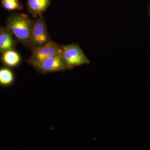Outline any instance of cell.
<instances>
[{
    "mask_svg": "<svg viewBox=\"0 0 150 150\" xmlns=\"http://www.w3.org/2000/svg\"><path fill=\"white\" fill-rule=\"evenodd\" d=\"M34 22L25 14L13 13L7 19V28L21 43L31 46L30 35Z\"/></svg>",
    "mask_w": 150,
    "mask_h": 150,
    "instance_id": "1",
    "label": "cell"
},
{
    "mask_svg": "<svg viewBox=\"0 0 150 150\" xmlns=\"http://www.w3.org/2000/svg\"><path fill=\"white\" fill-rule=\"evenodd\" d=\"M62 46V56L68 69L90 64L89 60L77 44L73 43Z\"/></svg>",
    "mask_w": 150,
    "mask_h": 150,
    "instance_id": "2",
    "label": "cell"
},
{
    "mask_svg": "<svg viewBox=\"0 0 150 150\" xmlns=\"http://www.w3.org/2000/svg\"><path fill=\"white\" fill-rule=\"evenodd\" d=\"M62 45L50 40L43 46L33 47L31 56L28 60L33 67L49 57L62 54Z\"/></svg>",
    "mask_w": 150,
    "mask_h": 150,
    "instance_id": "3",
    "label": "cell"
},
{
    "mask_svg": "<svg viewBox=\"0 0 150 150\" xmlns=\"http://www.w3.org/2000/svg\"><path fill=\"white\" fill-rule=\"evenodd\" d=\"M50 40L45 19L40 16L37 20L35 21L33 26L30 40L31 47L43 46Z\"/></svg>",
    "mask_w": 150,
    "mask_h": 150,
    "instance_id": "4",
    "label": "cell"
},
{
    "mask_svg": "<svg viewBox=\"0 0 150 150\" xmlns=\"http://www.w3.org/2000/svg\"><path fill=\"white\" fill-rule=\"evenodd\" d=\"M33 67L42 74L61 71L68 69L62 54L47 58Z\"/></svg>",
    "mask_w": 150,
    "mask_h": 150,
    "instance_id": "5",
    "label": "cell"
},
{
    "mask_svg": "<svg viewBox=\"0 0 150 150\" xmlns=\"http://www.w3.org/2000/svg\"><path fill=\"white\" fill-rule=\"evenodd\" d=\"M12 33L7 28L0 27V52L3 53L8 50L13 49L15 41Z\"/></svg>",
    "mask_w": 150,
    "mask_h": 150,
    "instance_id": "6",
    "label": "cell"
},
{
    "mask_svg": "<svg viewBox=\"0 0 150 150\" xmlns=\"http://www.w3.org/2000/svg\"><path fill=\"white\" fill-rule=\"evenodd\" d=\"M50 0H28V11L33 16H40L50 5Z\"/></svg>",
    "mask_w": 150,
    "mask_h": 150,
    "instance_id": "7",
    "label": "cell"
},
{
    "mask_svg": "<svg viewBox=\"0 0 150 150\" xmlns=\"http://www.w3.org/2000/svg\"><path fill=\"white\" fill-rule=\"evenodd\" d=\"M3 62L10 67H14L19 64L21 57L17 52L13 49L8 50L3 53Z\"/></svg>",
    "mask_w": 150,
    "mask_h": 150,
    "instance_id": "8",
    "label": "cell"
},
{
    "mask_svg": "<svg viewBox=\"0 0 150 150\" xmlns=\"http://www.w3.org/2000/svg\"><path fill=\"white\" fill-rule=\"evenodd\" d=\"M14 80L13 73L7 68L0 69V84L8 86L12 83Z\"/></svg>",
    "mask_w": 150,
    "mask_h": 150,
    "instance_id": "9",
    "label": "cell"
},
{
    "mask_svg": "<svg viewBox=\"0 0 150 150\" xmlns=\"http://www.w3.org/2000/svg\"><path fill=\"white\" fill-rule=\"evenodd\" d=\"M4 8L7 10L14 11L16 10H21L22 8L21 4L18 1H2Z\"/></svg>",
    "mask_w": 150,
    "mask_h": 150,
    "instance_id": "10",
    "label": "cell"
},
{
    "mask_svg": "<svg viewBox=\"0 0 150 150\" xmlns=\"http://www.w3.org/2000/svg\"><path fill=\"white\" fill-rule=\"evenodd\" d=\"M148 14L150 18V4L149 5V8H148Z\"/></svg>",
    "mask_w": 150,
    "mask_h": 150,
    "instance_id": "11",
    "label": "cell"
},
{
    "mask_svg": "<svg viewBox=\"0 0 150 150\" xmlns=\"http://www.w3.org/2000/svg\"><path fill=\"white\" fill-rule=\"evenodd\" d=\"M18 1V0H2V1Z\"/></svg>",
    "mask_w": 150,
    "mask_h": 150,
    "instance_id": "12",
    "label": "cell"
}]
</instances>
